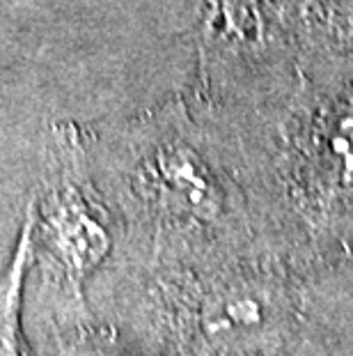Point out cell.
Masks as SVG:
<instances>
[{
    "label": "cell",
    "mask_w": 353,
    "mask_h": 356,
    "mask_svg": "<svg viewBox=\"0 0 353 356\" xmlns=\"http://www.w3.org/2000/svg\"><path fill=\"white\" fill-rule=\"evenodd\" d=\"M40 207V239L74 290L99 267L112 239L106 214L83 175L80 145L67 129L53 134Z\"/></svg>",
    "instance_id": "cell-1"
},
{
    "label": "cell",
    "mask_w": 353,
    "mask_h": 356,
    "mask_svg": "<svg viewBox=\"0 0 353 356\" xmlns=\"http://www.w3.org/2000/svg\"><path fill=\"white\" fill-rule=\"evenodd\" d=\"M35 246V214L28 211L10 267L0 278V356H30L21 329V299Z\"/></svg>",
    "instance_id": "cell-3"
},
{
    "label": "cell",
    "mask_w": 353,
    "mask_h": 356,
    "mask_svg": "<svg viewBox=\"0 0 353 356\" xmlns=\"http://www.w3.org/2000/svg\"><path fill=\"white\" fill-rule=\"evenodd\" d=\"M298 0H200L205 65L248 81L277 79L294 40Z\"/></svg>",
    "instance_id": "cell-2"
}]
</instances>
